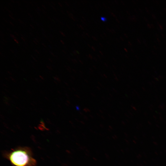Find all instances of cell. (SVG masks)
<instances>
[{
	"label": "cell",
	"instance_id": "6da1fadb",
	"mask_svg": "<svg viewBox=\"0 0 166 166\" xmlns=\"http://www.w3.org/2000/svg\"><path fill=\"white\" fill-rule=\"evenodd\" d=\"M12 164L15 166H34L36 161L33 157L31 151L27 147L18 148L6 155Z\"/></svg>",
	"mask_w": 166,
	"mask_h": 166
},
{
	"label": "cell",
	"instance_id": "7a4b0ae2",
	"mask_svg": "<svg viewBox=\"0 0 166 166\" xmlns=\"http://www.w3.org/2000/svg\"><path fill=\"white\" fill-rule=\"evenodd\" d=\"M14 41L17 43H18V40L16 39H14Z\"/></svg>",
	"mask_w": 166,
	"mask_h": 166
},
{
	"label": "cell",
	"instance_id": "3957f363",
	"mask_svg": "<svg viewBox=\"0 0 166 166\" xmlns=\"http://www.w3.org/2000/svg\"><path fill=\"white\" fill-rule=\"evenodd\" d=\"M40 77L41 79H43V80H44V78H43L42 76H40Z\"/></svg>",
	"mask_w": 166,
	"mask_h": 166
},
{
	"label": "cell",
	"instance_id": "277c9868",
	"mask_svg": "<svg viewBox=\"0 0 166 166\" xmlns=\"http://www.w3.org/2000/svg\"><path fill=\"white\" fill-rule=\"evenodd\" d=\"M16 108H17V109H18L19 110L20 109H19V108H18V107H16Z\"/></svg>",
	"mask_w": 166,
	"mask_h": 166
}]
</instances>
